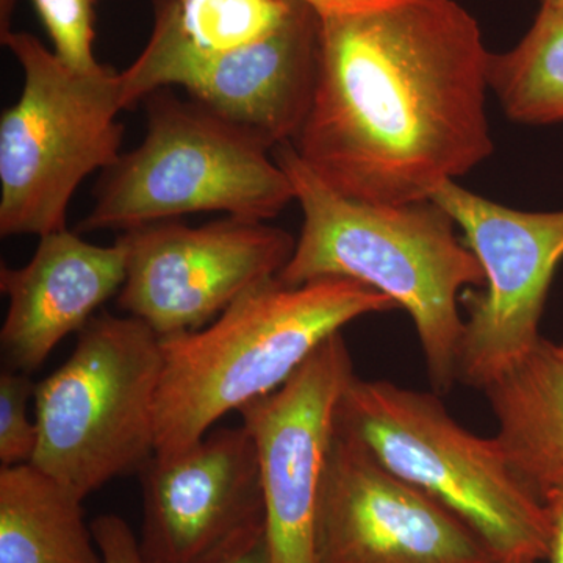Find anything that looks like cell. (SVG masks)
<instances>
[{
	"label": "cell",
	"mask_w": 563,
	"mask_h": 563,
	"mask_svg": "<svg viewBox=\"0 0 563 563\" xmlns=\"http://www.w3.org/2000/svg\"><path fill=\"white\" fill-rule=\"evenodd\" d=\"M320 18L317 90L291 143L318 179L355 201L421 202L488 158L492 52L465 7Z\"/></svg>",
	"instance_id": "6da1fadb"
},
{
	"label": "cell",
	"mask_w": 563,
	"mask_h": 563,
	"mask_svg": "<svg viewBox=\"0 0 563 563\" xmlns=\"http://www.w3.org/2000/svg\"><path fill=\"white\" fill-rule=\"evenodd\" d=\"M302 210L301 235L277 276L298 287L350 279L388 296L412 318L433 390L457 383L465 320L461 291L484 287L483 266L439 203H372L340 195L312 173L291 143L274 147Z\"/></svg>",
	"instance_id": "7a4b0ae2"
},
{
	"label": "cell",
	"mask_w": 563,
	"mask_h": 563,
	"mask_svg": "<svg viewBox=\"0 0 563 563\" xmlns=\"http://www.w3.org/2000/svg\"><path fill=\"white\" fill-rule=\"evenodd\" d=\"M395 309L388 296L355 280L290 287L274 277L206 328L162 339L155 454L199 442L232 410L279 390L344 325Z\"/></svg>",
	"instance_id": "3957f363"
},
{
	"label": "cell",
	"mask_w": 563,
	"mask_h": 563,
	"mask_svg": "<svg viewBox=\"0 0 563 563\" xmlns=\"http://www.w3.org/2000/svg\"><path fill=\"white\" fill-rule=\"evenodd\" d=\"M143 103L146 135L102 172L77 233L128 232L203 211L269 221L295 201L273 147L247 129L166 88Z\"/></svg>",
	"instance_id": "277c9868"
},
{
	"label": "cell",
	"mask_w": 563,
	"mask_h": 563,
	"mask_svg": "<svg viewBox=\"0 0 563 563\" xmlns=\"http://www.w3.org/2000/svg\"><path fill=\"white\" fill-rule=\"evenodd\" d=\"M336 424L385 468L450 507L499 558L550 555L547 506L514 476L498 440L463 428L439 396L354 376Z\"/></svg>",
	"instance_id": "5b68a950"
},
{
	"label": "cell",
	"mask_w": 563,
	"mask_h": 563,
	"mask_svg": "<svg viewBox=\"0 0 563 563\" xmlns=\"http://www.w3.org/2000/svg\"><path fill=\"white\" fill-rule=\"evenodd\" d=\"M0 40L24 73L20 99L0 118V235L65 231L81 181L121 157V73L69 68L29 32Z\"/></svg>",
	"instance_id": "8992f818"
},
{
	"label": "cell",
	"mask_w": 563,
	"mask_h": 563,
	"mask_svg": "<svg viewBox=\"0 0 563 563\" xmlns=\"http://www.w3.org/2000/svg\"><path fill=\"white\" fill-rule=\"evenodd\" d=\"M162 339L136 318L101 313L60 368L36 384L33 465L81 499L157 451Z\"/></svg>",
	"instance_id": "52a82bcc"
},
{
	"label": "cell",
	"mask_w": 563,
	"mask_h": 563,
	"mask_svg": "<svg viewBox=\"0 0 563 563\" xmlns=\"http://www.w3.org/2000/svg\"><path fill=\"white\" fill-rule=\"evenodd\" d=\"M152 32L121 70L128 109L179 85L218 117L277 147L292 143L312 109L320 66L321 18L299 0L265 40L232 52L199 49L181 29L179 0H152Z\"/></svg>",
	"instance_id": "ba28073f"
},
{
	"label": "cell",
	"mask_w": 563,
	"mask_h": 563,
	"mask_svg": "<svg viewBox=\"0 0 563 563\" xmlns=\"http://www.w3.org/2000/svg\"><path fill=\"white\" fill-rule=\"evenodd\" d=\"M461 229L484 269L466 301L457 380L484 390L536 350L551 282L563 261V210L526 211L446 181L432 195Z\"/></svg>",
	"instance_id": "9c48e42d"
},
{
	"label": "cell",
	"mask_w": 563,
	"mask_h": 563,
	"mask_svg": "<svg viewBox=\"0 0 563 563\" xmlns=\"http://www.w3.org/2000/svg\"><path fill=\"white\" fill-rule=\"evenodd\" d=\"M117 242L128 254L118 307L161 339L209 325L244 292L279 276L296 246L268 221L239 217L199 228L154 222Z\"/></svg>",
	"instance_id": "30bf717a"
},
{
	"label": "cell",
	"mask_w": 563,
	"mask_h": 563,
	"mask_svg": "<svg viewBox=\"0 0 563 563\" xmlns=\"http://www.w3.org/2000/svg\"><path fill=\"white\" fill-rule=\"evenodd\" d=\"M317 563H498L476 529L385 468L335 422L314 521Z\"/></svg>",
	"instance_id": "8fae6325"
},
{
	"label": "cell",
	"mask_w": 563,
	"mask_h": 563,
	"mask_svg": "<svg viewBox=\"0 0 563 563\" xmlns=\"http://www.w3.org/2000/svg\"><path fill=\"white\" fill-rule=\"evenodd\" d=\"M354 376L346 342L335 333L279 390L239 410L261 463L273 563H317L318 501L339 402Z\"/></svg>",
	"instance_id": "7c38bea8"
},
{
	"label": "cell",
	"mask_w": 563,
	"mask_h": 563,
	"mask_svg": "<svg viewBox=\"0 0 563 563\" xmlns=\"http://www.w3.org/2000/svg\"><path fill=\"white\" fill-rule=\"evenodd\" d=\"M139 474L150 563H202L266 533L261 463L243 424L155 454Z\"/></svg>",
	"instance_id": "4fadbf2b"
},
{
	"label": "cell",
	"mask_w": 563,
	"mask_h": 563,
	"mask_svg": "<svg viewBox=\"0 0 563 563\" xmlns=\"http://www.w3.org/2000/svg\"><path fill=\"white\" fill-rule=\"evenodd\" d=\"M125 276L128 254L120 243L98 246L68 229L40 236L27 265L0 266V290L9 298L0 331L7 366L38 369L69 333H79L120 292Z\"/></svg>",
	"instance_id": "5bb4252c"
},
{
	"label": "cell",
	"mask_w": 563,
	"mask_h": 563,
	"mask_svg": "<svg viewBox=\"0 0 563 563\" xmlns=\"http://www.w3.org/2000/svg\"><path fill=\"white\" fill-rule=\"evenodd\" d=\"M484 393L514 476L544 504L563 488V361L555 344L543 339Z\"/></svg>",
	"instance_id": "9a60e30c"
},
{
	"label": "cell",
	"mask_w": 563,
	"mask_h": 563,
	"mask_svg": "<svg viewBox=\"0 0 563 563\" xmlns=\"http://www.w3.org/2000/svg\"><path fill=\"white\" fill-rule=\"evenodd\" d=\"M0 563H103L84 499L33 463L0 468Z\"/></svg>",
	"instance_id": "2e32d148"
},
{
	"label": "cell",
	"mask_w": 563,
	"mask_h": 563,
	"mask_svg": "<svg viewBox=\"0 0 563 563\" xmlns=\"http://www.w3.org/2000/svg\"><path fill=\"white\" fill-rule=\"evenodd\" d=\"M490 91L520 124L563 122V7H540L512 49L493 54Z\"/></svg>",
	"instance_id": "e0dca14e"
},
{
	"label": "cell",
	"mask_w": 563,
	"mask_h": 563,
	"mask_svg": "<svg viewBox=\"0 0 563 563\" xmlns=\"http://www.w3.org/2000/svg\"><path fill=\"white\" fill-rule=\"evenodd\" d=\"M292 0H179L181 29L199 49L222 54L252 46L280 27Z\"/></svg>",
	"instance_id": "ac0fdd59"
},
{
	"label": "cell",
	"mask_w": 563,
	"mask_h": 563,
	"mask_svg": "<svg viewBox=\"0 0 563 563\" xmlns=\"http://www.w3.org/2000/svg\"><path fill=\"white\" fill-rule=\"evenodd\" d=\"M49 33L54 52L69 68L92 70L96 60L95 0H31Z\"/></svg>",
	"instance_id": "d6986e66"
},
{
	"label": "cell",
	"mask_w": 563,
	"mask_h": 563,
	"mask_svg": "<svg viewBox=\"0 0 563 563\" xmlns=\"http://www.w3.org/2000/svg\"><path fill=\"white\" fill-rule=\"evenodd\" d=\"M36 384L31 373L7 369L0 374V465L31 463L38 446L36 421L29 418Z\"/></svg>",
	"instance_id": "ffe728a7"
},
{
	"label": "cell",
	"mask_w": 563,
	"mask_h": 563,
	"mask_svg": "<svg viewBox=\"0 0 563 563\" xmlns=\"http://www.w3.org/2000/svg\"><path fill=\"white\" fill-rule=\"evenodd\" d=\"M91 529L103 563H150L141 553L140 540L118 515H101Z\"/></svg>",
	"instance_id": "44dd1931"
},
{
	"label": "cell",
	"mask_w": 563,
	"mask_h": 563,
	"mask_svg": "<svg viewBox=\"0 0 563 563\" xmlns=\"http://www.w3.org/2000/svg\"><path fill=\"white\" fill-rule=\"evenodd\" d=\"M310 9L317 11L320 16H336V14L366 13L398 5L407 0H299Z\"/></svg>",
	"instance_id": "7402d4cb"
},
{
	"label": "cell",
	"mask_w": 563,
	"mask_h": 563,
	"mask_svg": "<svg viewBox=\"0 0 563 563\" xmlns=\"http://www.w3.org/2000/svg\"><path fill=\"white\" fill-rule=\"evenodd\" d=\"M202 563H273L269 553L268 540L265 536L251 542L240 544L228 553L217 555Z\"/></svg>",
	"instance_id": "603a6c76"
},
{
	"label": "cell",
	"mask_w": 563,
	"mask_h": 563,
	"mask_svg": "<svg viewBox=\"0 0 563 563\" xmlns=\"http://www.w3.org/2000/svg\"><path fill=\"white\" fill-rule=\"evenodd\" d=\"M544 506H547L551 520V547L548 561L563 563V488L551 493L544 499Z\"/></svg>",
	"instance_id": "cb8c5ba5"
},
{
	"label": "cell",
	"mask_w": 563,
	"mask_h": 563,
	"mask_svg": "<svg viewBox=\"0 0 563 563\" xmlns=\"http://www.w3.org/2000/svg\"><path fill=\"white\" fill-rule=\"evenodd\" d=\"M16 0H0V35L11 31V14H13Z\"/></svg>",
	"instance_id": "d4e9b609"
},
{
	"label": "cell",
	"mask_w": 563,
	"mask_h": 563,
	"mask_svg": "<svg viewBox=\"0 0 563 563\" xmlns=\"http://www.w3.org/2000/svg\"><path fill=\"white\" fill-rule=\"evenodd\" d=\"M498 563H537L533 559L525 558V555H507Z\"/></svg>",
	"instance_id": "484cf974"
},
{
	"label": "cell",
	"mask_w": 563,
	"mask_h": 563,
	"mask_svg": "<svg viewBox=\"0 0 563 563\" xmlns=\"http://www.w3.org/2000/svg\"><path fill=\"white\" fill-rule=\"evenodd\" d=\"M540 7H563V0H540Z\"/></svg>",
	"instance_id": "4316f807"
},
{
	"label": "cell",
	"mask_w": 563,
	"mask_h": 563,
	"mask_svg": "<svg viewBox=\"0 0 563 563\" xmlns=\"http://www.w3.org/2000/svg\"><path fill=\"white\" fill-rule=\"evenodd\" d=\"M555 351H558V354L561 355V358L563 361V343L562 344H555Z\"/></svg>",
	"instance_id": "83f0119b"
}]
</instances>
